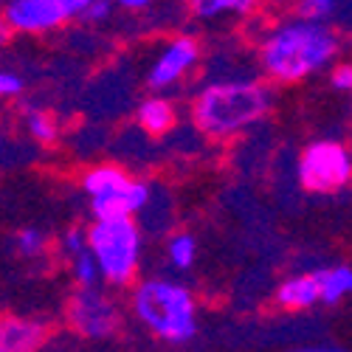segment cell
Returning <instances> with one entry per match:
<instances>
[{
  "instance_id": "obj_1",
  "label": "cell",
  "mask_w": 352,
  "mask_h": 352,
  "mask_svg": "<svg viewBox=\"0 0 352 352\" xmlns=\"http://www.w3.org/2000/svg\"><path fill=\"white\" fill-rule=\"evenodd\" d=\"M344 48L333 23H316L293 14L271 25L256 43L259 71L271 85H299L327 71Z\"/></svg>"
},
{
  "instance_id": "obj_2",
  "label": "cell",
  "mask_w": 352,
  "mask_h": 352,
  "mask_svg": "<svg viewBox=\"0 0 352 352\" xmlns=\"http://www.w3.org/2000/svg\"><path fill=\"white\" fill-rule=\"evenodd\" d=\"M274 107V87L256 76H220L200 87L189 119L209 141H231L256 127Z\"/></svg>"
},
{
  "instance_id": "obj_3",
  "label": "cell",
  "mask_w": 352,
  "mask_h": 352,
  "mask_svg": "<svg viewBox=\"0 0 352 352\" xmlns=\"http://www.w3.org/2000/svg\"><path fill=\"white\" fill-rule=\"evenodd\" d=\"M130 316L161 344L181 346L197 336V299L195 293L169 276H146L130 285Z\"/></svg>"
},
{
  "instance_id": "obj_4",
  "label": "cell",
  "mask_w": 352,
  "mask_h": 352,
  "mask_svg": "<svg viewBox=\"0 0 352 352\" xmlns=\"http://www.w3.org/2000/svg\"><path fill=\"white\" fill-rule=\"evenodd\" d=\"M85 234L102 285H107L110 290L130 287L141 274L144 259V228L138 217H94Z\"/></svg>"
},
{
  "instance_id": "obj_5",
  "label": "cell",
  "mask_w": 352,
  "mask_h": 352,
  "mask_svg": "<svg viewBox=\"0 0 352 352\" xmlns=\"http://www.w3.org/2000/svg\"><path fill=\"white\" fill-rule=\"evenodd\" d=\"M79 186L91 203L94 217H138L141 209L150 203L153 186L130 175L119 164H96L87 166L79 178Z\"/></svg>"
},
{
  "instance_id": "obj_6",
  "label": "cell",
  "mask_w": 352,
  "mask_h": 352,
  "mask_svg": "<svg viewBox=\"0 0 352 352\" xmlns=\"http://www.w3.org/2000/svg\"><path fill=\"white\" fill-rule=\"evenodd\" d=\"M68 327L85 341H110L124 327V307L107 285L76 287L68 299Z\"/></svg>"
},
{
  "instance_id": "obj_7",
  "label": "cell",
  "mask_w": 352,
  "mask_h": 352,
  "mask_svg": "<svg viewBox=\"0 0 352 352\" xmlns=\"http://www.w3.org/2000/svg\"><path fill=\"white\" fill-rule=\"evenodd\" d=\"M299 184L316 195H336L352 181V153L344 141L318 138L310 141L296 164Z\"/></svg>"
},
{
  "instance_id": "obj_8",
  "label": "cell",
  "mask_w": 352,
  "mask_h": 352,
  "mask_svg": "<svg viewBox=\"0 0 352 352\" xmlns=\"http://www.w3.org/2000/svg\"><path fill=\"white\" fill-rule=\"evenodd\" d=\"M87 3L91 0H3L0 17L6 20L12 34L40 37L79 20Z\"/></svg>"
},
{
  "instance_id": "obj_9",
  "label": "cell",
  "mask_w": 352,
  "mask_h": 352,
  "mask_svg": "<svg viewBox=\"0 0 352 352\" xmlns=\"http://www.w3.org/2000/svg\"><path fill=\"white\" fill-rule=\"evenodd\" d=\"M200 56H203V48L189 34H178V37L166 40L164 48L155 56V63L150 65V74H146L150 91L166 94V91H172V87L184 85L186 76L197 71Z\"/></svg>"
},
{
  "instance_id": "obj_10",
  "label": "cell",
  "mask_w": 352,
  "mask_h": 352,
  "mask_svg": "<svg viewBox=\"0 0 352 352\" xmlns=\"http://www.w3.org/2000/svg\"><path fill=\"white\" fill-rule=\"evenodd\" d=\"M45 324L34 318L9 316L0 318V352H34L45 344Z\"/></svg>"
},
{
  "instance_id": "obj_11",
  "label": "cell",
  "mask_w": 352,
  "mask_h": 352,
  "mask_svg": "<svg viewBox=\"0 0 352 352\" xmlns=\"http://www.w3.org/2000/svg\"><path fill=\"white\" fill-rule=\"evenodd\" d=\"M135 124L146 133V135H166L175 130V124H178V107H175V102L164 94H153L138 102L135 107Z\"/></svg>"
},
{
  "instance_id": "obj_12",
  "label": "cell",
  "mask_w": 352,
  "mask_h": 352,
  "mask_svg": "<svg viewBox=\"0 0 352 352\" xmlns=\"http://www.w3.org/2000/svg\"><path fill=\"white\" fill-rule=\"evenodd\" d=\"M274 299L285 313H305V310L316 307L318 305V279H316V274H293V276H287L276 287Z\"/></svg>"
},
{
  "instance_id": "obj_13",
  "label": "cell",
  "mask_w": 352,
  "mask_h": 352,
  "mask_svg": "<svg viewBox=\"0 0 352 352\" xmlns=\"http://www.w3.org/2000/svg\"><path fill=\"white\" fill-rule=\"evenodd\" d=\"M186 9L195 20L212 23L220 17H251L259 9V0H186Z\"/></svg>"
},
{
  "instance_id": "obj_14",
  "label": "cell",
  "mask_w": 352,
  "mask_h": 352,
  "mask_svg": "<svg viewBox=\"0 0 352 352\" xmlns=\"http://www.w3.org/2000/svg\"><path fill=\"white\" fill-rule=\"evenodd\" d=\"M318 279V305L336 307L352 293V268L349 265H330L316 271Z\"/></svg>"
},
{
  "instance_id": "obj_15",
  "label": "cell",
  "mask_w": 352,
  "mask_h": 352,
  "mask_svg": "<svg viewBox=\"0 0 352 352\" xmlns=\"http://www.w3.org/2000/svg\"><path fill=\"white\" fill-rule=\"evenodd\" d=\"M20 113H23L25 133L34 144L54 146L56 141H60V122L54 119V113H48L45 107H37V104H25Z\"/></svg>"
},
{
  "instance_id": "obj_16",
  "label": "cell",
  "mask_w": 352,
  "mask_h": 352,
  "mask_svg": "<svg viewBox=\"0 0 352 352\" xmlns=\"http://www.w3.org/2000/svg\"><path fill=\"white\" fill-rule=\"evenodd\" d=\"M164 251H166V262L175 271H192L197 262V240L189 231H172Z\"/></svg>"
},
{
  "instance_id": "obj_17",
  "label": "cell",
  "mask_w": 352,
  "mask_h": 352,
  "mask_svg": "<svg viewBox=\"0 0 352 352\" xmlns=\"http://www.w3.org/2000/svg\"><path fill=\"white\" fill-rule=\"evenodd\" d=\"M12 248H14L17 256H23L28 262H37L51 251V240H48L45 231L28 226V228H20L12 237Z\"/></svg>"
},
{
  "instance_id": "obj_18",
  "label": "cell",
  "mask_w": 352,
  "mask_h": 352,
  "mask_svg": "<svg viewBox=\"0 0 352 352\" xmlns=\"http://www.w3.org/2000/svg\"><path fill=\"white\" fill-rule=\"evenodd\" d=\"M68 262V271H71V279L76 282V287H87V285H102L99 279V268H96V259L91 254V248H82L79 254H74Z\"/></svg>"
},
{
  "instance_id": "obj_19",
  "label": "cell",
  "mask_w": 352,
  "mask_h": 352,
  "mask_svg": "<svg viewBox=\"0 0 352 352\" xmlns=\"http://www.w3.org/2000/svg\"><path fill=\"white\" fill-rule=\"evenodd\" d=\"M341 0H299L296 3V14L305 20H316V23H333L338 14Z\"/></svg>"
},
{
  "instance_id": "obj_20",
  "label": "cell",
  "mask_w": 352,
  "mask_h": 352,
  "mask_svg": "<svg viewBox=\"0 0 352 352\" xmlns=\"http://www.w3.org/2000/svg\"><path fill=\"white\" fill-rule=\"evenodd\" d=\"M113 12H116L113 0H91V3L85 6V12H82L79 20L87 23V25H102V23H107L113 17Z\"/></svg>"
},
{
  "instance_id": "obj_21",
  "label": "cell",
  "mask_w": 352,
  "mask_h": 352,
  "mask_svg": "<svg viewBox=\"0 0 352 352\" xmlns=\"http://www.w3.org/2000/svg\"><path fill=\"white\" fill-rule=\"evenodd\" d=\"M82 248H87V234H85V228H79V226H71L63 237H60V254H63V259H71L74 254H79Z\"/></svg>"
},
{
  "instance_id": "obj_22",
  "label": "cell",
  "mask_w": 352,
  "mask_h": 352,
  "mask_svg": "<svg viewBox=\"0 0 352 352\" xmlns=\"http://www.w3.org/2000/svg\"><path fill=\"white\" fill-rule=\"evenodd\" d=\"M330 87L338 94L352 91V65L349 63H333L330 65Z\"/></svg>"
},
{
  "instance_id": "obj_23",
  "label": "cell",
  "mask_w": 352,
  "mask_h": 352,
  "mask_svg": "<svg viewBox=\"0 0 352 352\" xmlns=\"http://www.w3.org/2000/svg\"><path fill=\"white\" fill-rule=\"evenodd\" d=\"M25 91L23 76L12 74V71H0V99H17Z\"/></svg>"
},
{
  "instance_id": "obj_24",
  "label": "cell",
  "mask_w": 352,
  "mask_h": 352,
  "mask_svg": "<svg viewBox=\"0 0 352 352\" xmlns=\"http://www.w3.org/2000/svg\"><path fill=\"white\" fill-rule=\"evenodd\" d=\"M12 37H14V34H12V28L6 25V20H3V17H0V48H6Z\"/></svg>"
}]
</instances>
